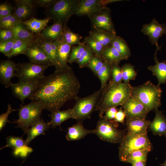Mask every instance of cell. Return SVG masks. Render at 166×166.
<instances>
[{
  "mask_svg": "<svg viewBox=\"0 0 166 166\" xmlns=\"http://www.w3.org/2000/svg\"><path fill=\"white\" fill-rule=\"evenodd\" d=\"M16 66L17 64L10 60L0 61V82L6 88L10 87L11 79L15 76Z\"/></svg>",
  "mask_w": 166,
  "mask_h": 166,
  "instance_id": "obj_16",
  "label": "cell"
},
{
  "mask_svg": "<svg viewBox=\"0 0 166 166\" xmlns=\"http://www.w3.org/2000/svg\"><path fill=\"white\" fill-rule=\"evenodd\" d=\"M132 86L129 83H117L111 79L102 89L96 109L100 118L108 109L121 106L131 96Z\"/></svg>",
  "mask_w": 166,
  "mask_h": 166,
  "instance_id": "obj_2",
  "label": "cell"
},
{
  "mask_svg": "<svg viewBox=\"0 0 166 166\" xmlns=\"http://www.w3.org/2000/svg\"><path fill=\"white\" fill-rule=\"evenodd\" d=\"M111 45L118 51L123 60L128 59L131 52L126 41L121 37L116 35L112 42Z\"/></svg>",
  "mask_w": 166,
  "mask_h": 166,
  "instance_id": "obj_31",
  "label": "cell"
},
{
  "mask_svg": "<svg viewBox=\"0 0 166 166\" xmlns=\"http://www.w3.org/2000/svg\"><path fill=\"white\" fill-rule=\"evenodd\" d=\"M146 161H140L131 164L132 166H146Z\"/></svg>",
  "mask_w": 166,
  "mask_h": 166,
  "instance_id": "obj_52",
  "label": "cell"
},
{
  "mask_svg": "<svg viewBox=\"0 0 166 166\" xmlns=\"http://www.w3.org/2000/svg\"><path fill=\"white\" fill-rule=\"evenodd\" d=\"M101 91L100 88L87 96L84 97H77L75 99V103L72 108L74 112L73 119L78 121H82L90 118L92 113L96 111Z\"/></svg>",
  "mask_w": 166,
  "mask_h": 166,
  "instance_id": "obj_8",
  "label": "cell"
},
{
  "mask_svg": "<svg viewBox=\"0 0 166 166\" xmlns=\"http://www.w3.org/2000/svg\"><path fill=\"white\" fill-rule=\"evenodd\" d=\"M126 115L122 107L120 108L116 114L115 118L113 120L117 122L124 123Z\"/></svg>",
  "mask_w": 166,
  "mask_h": 166,
  "instance_id": "obj_50",
  "label": "cell"
},
{
  "mask_svg": "<svg viewBox=\"0 0 166 166\" xmlns=\"http://www.w3.org/2000/svg\"><path fill=\"white\" fill-rule=\"evenodd\" d=\"M82 121H78L76 124L67 128L66 138L68 140H79L83 138L88 134H94V130L85 128L83 125Z\"/></svg>",
  "mask_w": 166,
  "mask_h": 166,
  "instance_id": "obj_21",
  "label": "cell"
},
{
  "mask_svg": "<svg viewBox=\"0 0 166 166\" xmlns=\"http://www.w3.org/2000/svg\"><path fill=\"white\" fill-rule=\"evenodd\" d=\"M152 147L147 133L129 134L126 133L119 147V160L125 163L128 157L133 152L146 149L150 152Z\"/></svg>",
  "mask_w": 166,
  "mask_h": 166,
  "instance_id": "obj_4",
  "label": "cell"
},
{
  "mask_svg": "<svg viewBox=\"0 0 166 166\" xmlns=\"http://www.w3.org/2000/svg\"><path fill=\"white\" fill-rule=\"evenodd\" d=\"M88 17L92 30H102L116 34L109 8L104 7Z\"/></svg>",
  "mask_w": 166,
  "mask_h": 166,
  "instance_id": "obj_10",
  "label": "cell"
},
{
  "mask_svg": "<svg viewBox=\"0 0 166 166\" xmlns=\"http://www.w3.org/2000/svg\"><path fill=\"white\" fill-rule=\"evenodd\" d=\"M38 81L11 82L10 87L13 95L19 99L22 104H23L25 99H28L34 93Z\"/></svg>",
  "mask_w": 166,
  "mask_h": 166,
  "instance_id": "obj_13",
  "label": "cell"
},
{
  "mask_svg": "<svg viewBox=\"0 0 166 166\" xmlns=\"http://www.w3.org/2000/svg\"><path fill=\"white\" fill-rule=\"evenodd\" d=\"M80 87L72 68L68 65L40 79L28 99L41 101L44 109L53 112L60 110L68 101L75 99Z\"/></svg>",
  "mask_w": 166,
  "mask_h": 166,
  "instance_id": "obj_1",
  "label": "cell"
},
{
  "mask_svg": "<svg viewBox=\"0 0 166 166\" xmlns=\"http://www.w3.org/2000/svg\"><path fill=\"white\" fill-rule=\"evenodd\" d=\"M6 145L1 148V150L4 148L9 147L16 150L27 146L25 145L26 141L22 137L10 136L6 137Z\"/></svg>",
  "mask_w": 166,
  "mask_h": 166,
  "instance_id": "obj_37",
  "label": "cell"
},
{
  "mask_svg": "<svg viewBox=\"0 0 166 166\" xmlns=\"http://www.w3.org/2000/svg\"><path fill=\"white\" fill-rule=\"evenodd\" d=\"M118 110L117 107H113L108 109L105 112V115L102 117L106 120H112L115 118Z\"/></svg>",
  "mask_w": 166,
  "mask_h": 166,
  "instance_id": "obj_49",
  "label": "cell"
},
{
  "mask_svg": "<svg viewBox=\"0 0 166 166\" xmlns=\"http://www.w3.org/2000/svg\"><path fill=\"white\" fill-rule=\"evenodd\" d=\"M13 39H14V35L11 29H0V41H5Z\"/></svg>",
  "mask_w": 166,
  "mask_h": 166,
  "instance_id": "obj_48",
  "label": "cell"
},
{
  "mask_svg": "<svg viewBox=\"0 0 166 166\" xmlns=\"http://www.w3.org/2000/svg\"><path fill=\"white\" fill-rule=\"evenodd\" d=\"M72 46L66 43L62 37L57 40L56 58L58 68L55 70L62 69L68 66V60Z\"/></svg>",
  "mask_w": 166,
  "mask_h": 166,
  "instance_id": "obj_17",
  "label": "cell"
},
{
  "mask_svg": "<svg viewBox=\"0 0 166 166\" xmlns=\"http://www.w3.org/2000/svg\"><path fill=\"white\" fill-rule=\"evenodd\" d=\"M102 58L111 66L119 64L123 60L119 52L111 45L104 48Z\"/></svg>",
  "mask_w": 166,
  "mask_h": 166,
  "instance_id": "obj_29",
  "label": "cell"
},
{
  "mask_svg": "<svg viewBox=\"0 0 166 166\" xmlns=\"http://www.w3.org/2000/svg\"><path fill=\"white\" fill-rule=\"evenodd\" d=\"M141 31L145 35L148 36L149 40L152 44H155L156 47L155 53L160 47L158 45V40L163 34L166 33V26L164 23H160L153 18L151 22L147 24H144Z\"/></svg>",
  "mask_w": 166,
  "mask_h": 166,
  "instance_id": "obj_11",
  "label": "cell"
},
{
  "mask_svg": "<svg viewBox=\"0 0 166 166\" xmlns=\"http://www.w3.org/2000/svg\"><path fill=\"white\" fill-rule=\"evenodd\" d=\"M165 153L166 154V152ZM160 165H161L162 166H166V159L165 160V161L163 163L160 164Z\"/></svg>",
  "mask_w": 166,
  "mask_h": 166,
  "instance_id": "obj_53",
  "label": "cell"
},
{
  "mask_svg": "<svg viewBox=\"0 0 166 166\" xmlns=\"http://www.w3.org/2000/svg\"><path fill=\"white\" fill-rule=\"evenodd\" d=\"M112 66L105 61L103 65L98 72L97 77L101 83V88H103L111 78Z\"/></svg>",
  "mask_w": 166,
  "mask_h": 166,
  "instance_id": "obj_35",
  "label": "cell"
},
{
  "mask_svg": "<svg viewBox=\"0 0 166 166\" xmlns=\"http://www.w3.org/2000/svg\"><path fill=\"white\" fill-rule=\"evenodd\" d=\"M155 116L153 120L150 121L148 128L154 135L166 138V117L163 112L158 109L154 110Z\"/></svg>",
  "mask_w": 166,
  "mask_h": 166,
  "instance_id": "obj_20",
  "label": "cell"
},
{
  "mask_svg": "<svg viewBox=\"0 0 166 166\" xmlns=\"http://www.w3.org/2000/svg\"><path fill=\"white\" fill-rule=\"evenodd\" d=\"M125 118L146 119L148 113L144 106L131 96L121 105Z\"/></svg>",
  "mask_w": 166,
  "mask_h": 166,
  "instance_id": "obj_12",
  "label": "cell"
},
{
  "mask_svg": "<svg viewBox=\"0 0 166 166\" xmlns=\"http://www.w3.org/2000/svg\"><path fill=\"white\" fill-rule=\"evenodd\" d=\"M23 54L28 57L30 62L49 66H53L45 53L35 40Z\"/></svg>",
  "mask_w": 166,
  "mask_h": 166,
  "instance_id": "obj_14",
  "label": "cell"
},
{
  "mask_svg": "<svg viewBox=\"0 0 166 166\" xmlns=\"http://www.w3.org/2000/svg\"><path fill=\"white\" fill-rule=\"evenodd\" d=\"M14 42V39L5 41H0V52L9 58L12 51Z\"/></svg>",
  "mask_w": 166,
  "mask_h": 166,
  "instance_id": "obj_43",
  "label": "cell"
},
{
  "mask_svg": "<svg viewBox=\"0 0 166 166\" xmlns=\"http://www.w3.org/2000/svg\"><path fill=\"white\" fill-rule=\"evenodd\" d=\"M103 7L100 4V0H79L75 14L88 17Z\"/></svg>",
  "mask_w": 166,
  "mask_h": 166,
  "instance_id": "obj_18",
  "label": "cell"
},
{
  "mask_svg": "<svg viewBox=\"0 0 166 166\" xmlns=\"http://www.w3.org/2000/svg\"><path fill=\"white\" fill-rule=\"evenodd\" d=\"M94 55L93 52L86 45L85 51L76 63L80 68L87 67Z\"/></svg>",
  "mask_w": 166,
  "mask_h": 166,
  "instance_id": "obj_42",
  "label": "cell"
},
{
  "mask_svg": "<svg viewBox=\"0 0 166 166\" xmlns=\"http://www.w3.org/2000/svg\"><path fill=\"white\" fill-rule=\"evenodd\" d=\"M150 121L146 119L126 118L127 133L129 134L147 133Z\"/></svg>",
  "mask_w": 166,
  "mask_h": 166,
  "instance_id": "obj_19",
  "label": "cell"
},
{
  "mask_svg": "<svg viewBox=\"0 0 166 166\" xmlns=\"http://www.w3.org/2000/svg\"><path fill=\"white\" fill-rule=\"evenodd\" d=\"M156 64L154 65H150L148 69L151 71L153 75L157 77L158 80L157 85L160 86L161 84L166 83V62L165 61L159 62L156 56H155Z\"/></svg>",
  "mask_w": 166,
  "mask_h": 166,
  "instance_id": "obj_26",
  "label": "cell"
},
{
  "mask_svg": "<svg viewBox=\"0 0 166 166\" xmlns=\"http://www.w3.org/2000/svg\"><path fill=\"white\" fill-rule=\"evenodd\" d=\"M112 66V76L111 79L114 82L119 83L122 82L123 76L121 67L119 64Z\"/></svg>",
  "mask_w": 166,
  "mask_h": 166,
  "instance_id": "obj_44",
  "label": "cell"
},
{
  "mask_svg": "<svg viewBox=\"0 0 166 166\" xmlns=\"http://www.w3.org/2000/svg\"><path fill=\"white\" fill-rule=\"evenodd\" d=\"M14 6L13 14L21 22L33 17L34 9L32 0H14Z\"/></svg>",
  "mask_w": 166,
  "mask_h": 166,
  "instance_id": "obj_15",
  "label": "cell"
},
{
  "mask_svg": "<svg viewBox=\"0 0 166 166\" xmlns=\"http://www.w3.org/2000/svg\"><path fill=\"white\" fill-rule=\"evenodd\" d=\"M35 7H43L46 9L49 8L55 2L56 0H32Z\"/></svg>",
  "mask_w": 166,
  "mask_h": 166,
  "instance_id": "obj_47",
  "label": "cell"
},
{
  "mask_svg": "<svg viewBox=\"0 0 166 166\" xmlns=\"http://www.w3.org/2000/svg\"><path fill=\"white\" fill-rule=\"evenodd\" d=\"M83 42L93 52L94 55L102 57L104 48L98 41L89 35L84 38Z\"/></svg>",
  "mask_w": 166,
  "mask_h": 166,
  "instance_id": "obj_33",
  "label": "cell"
},
{
  "mask_svg": "<svg viewBox=\"0 0 166 166\" xmlns=\"http://www.w3.org/2000/svg\"><path fill=\"white\" fill-rule=\"evenodd\" d=\"M49 66L31 62L17 64L15 76L22 82L39 81L45 76V70Z\"/></svg>",
  "mask_w": 166,
  "mask_h": 166,
  "instance_id": "obj_9",
  "label": "cell"
},
{
  "mask_svg": "<svg viewBox=\"0 0 166 166\" xmlns=\"http://www.w3.org/2000/svg\"><path fill=\"white\" fill-rule=\"evenodd\" d=\"M165 34L166 35V34Z\"/></svg>",
  "mask_w": 166,
  "mask_h": 166,
  "instance_id": "obj_54",
  "label": "cell"
},
{
  "mask_svg": "<svg viewBox=\"0 0 166 166\" xmlns=\"http://www.w3.org/2000/svg\"><path fill=\"white\" fill-rule=\"evenodd\" d=\"M117 122L102 118L98 121L94 134L102 140L112 143H120L125 136L126 131L118 128Z\"/></svg>",
  "mask_w": 166,
  "mask_h": 166,
  "instance_id": "obj_7",
  "label": "cell"
},
{
  "mask_svg": "<svg viewBox=\"0 0 166 166\" xmlns=\"http://www.w3.org/2000/svg\"><path fill=\"white\" fill-rule=\"evenodd\" d=\"M162 93L160 86L148 81L141 85L132 86L131 96L141 103L149 113L161 106Z\"/></svg>",
  "mask_w": 166,
  "mask_h": 166,
  "instance_id": "obj_3",
  "label": "cell"
},
{
  "mask_svg": "<svg viewBox=\"0 0 166 166\" xmlns=\"http://www.w3.org/2000/svg\"><path fill=\"white\" fill-rule=\"evenodd\" d=\"M48 116L51 118V120L49 123L51 127L53 128L58 126L60 127L61 124L68 119L70 118L73 119L74 112L72 108H69L66 110H58L51 112Z\"/></svg>",
  "mask_w": 166,
  "mask_h": 166,
  "instance_id": "obj_23",
  "label": "cell"
},
{
  "mask_svg": "<svg viewBox=\"0 0 166 166\" xmlns=\"http://www.w3.org/2000/svg\"><path fill=\"white\" fill-rule=\"evenodd\" d=\"M86 47V45L81 42L77 46L73 45L68 60V63L71 64L77 62L79 59L85 51Z\"/></svg>",
  "mask_w": 166,
  "mask_h": 166,
  "instance_id": "obj_36",
  "label": "cell"
},
{
  "mask_svg": "<svg viewBox=\"0 0 166 166\" xmlns=\"http://www.w3.org/2000/svg\"><path fill=\"white\" fill-rule=\"evenodd\" d=\"M61 37L66 43L72 46L78 45L81 42V40L82 37L72 31L67 25L63 27Z\"/></svg>",
  "mask_w": 166,
  "mask_h": 166,
  "instance_id": "obj_32",
  "label": "cell"
},
{
  "mask_svg": "<svg viewBox=\"0 0 166 166\" xmlns=\"http://www.w3.org/2000/svg\"><path fill=\"white\" fill-rule=\"evenodd\" d=\"M89 34L98 41L104 48L111 45L116 35V34L102 30H92L89 32Z\"/></svg>",
  "mask_w": 166,
  "mask_h": 166,
  "instance_id": "obj_30",
  "label": "cell"
},
{
  "mask_svg": "<svg viewBox=\"0 0 166 166\" xmlns=\"http://www.w3.org/2000/svg\"><path fill=\"white\" fill-rule=\"evenodd\" d=\"M63 29V25L60 22H53L52 25L46 27L39 35L45 39L57 40L62 36Z\"/></svg>",
  "mask_w": 166,
  "mask_h": 166,
  "instance_id": "obj_24",
  "label": "cell"
},
{
  "mask_svg": "<svg viewBox=\"0 0 166 166\" xmlns=\"http://www.w3.org/2000/svg\"><path fill=\"white\" fill-rule=\"evenodd\" d=\"M123 81L124 83H129L131 80L135 79L137 73L134 66L130 63H126L122 66Z\"/></svg>",
  "mask_w": 166,
  "mask_h": 166,
  "instance_id": "obj_38",
  "label": "cell"
},
{
  "mask_svg": "<svg viewBox=\"0 0 166 166\" xmlns=\"http://www.w3.org/2000/svg\"><path fill=\"white\" fill-rule=\"evenodd\" d=\"M105 62L102 57L94 55L87 67L91 70L95 76H97L98 72L103 65Z\"/></svg>",
  "mask_w": 166,
  "mask_h": 166,
  "instance_id": "obj_41",
  "label": "cell"
},
{
  "mask_svg": "<svg viewBox=\"0 0 166 166\" xmlns=\"http://www.w3.org/2000/svg\"><path fill=\"white\" fill-rule=\"evenodd\" d=\"M14 7L12 5L5 2L0 5V19L13 13Z\"/></svg>",
  "mask_w": 166,
  "mask_h": 166,
  "instance_id": "obj_45",
  "label": "cell"
},
{
  "mask_svg": "<svg viewBox=\"0 0 166 166\" xmlns=\"http://www.w3.org/2000/svg\"><path fill=\"white\" fill-rule=\"evenodd\" d=\"M149 152L147 150L136 151L132 153L127 158L125 163L131 164L140 161H146L147 155Z\"/></svg>",
  "mask_w": 166,
  "mask_h": 166,
  "instance_id": "obj_39",
  "label": "cell"
},
{
  "mask_svg": "<svg viewBox=\"0 0 166 166\" xmlns=\"http://www.w3.org/2000/svg\"><path fill=\"white\" fill-rule=\"evenodd\" d=\"M21 22L13 13L0 19V28L11 29Z\"/></svg>",
  "mask_w": 166,
  "mask_h": 166,
  "instance_id": "obj_40",
  "label": "cell"
},
{
  "mask_svg": "<svg viewBox=\"0 0 166 166\" xmlns=\"http://www.w3.org/2000/svg\"><path fill=\"white\" fill-rule=\"evenodd\" d=\"M79 0H56L50 8L44 13L46 17L53 20V22H60L63 27L71 17L75 14Z\"/></svg>",
  "mask_w": 166,
  "mask_h": 166,
  "instance_id": "obj_6",
  "label": "cell"
},
{
  "mask_svg": "<svg viewBox=\"0 0 166 166\" xmlns=\"http://www.w3.org/2000/svg\"><path fill=\"white\" fill-rule=\"evenodd\" d=\"M120 0H100V4L103 7L106 6L107 5L111 3L120 1Z\"/></svg>",
  "mask_w": 166,
  "mask_h": 166,
  "instance_id": "obj_51",
  "label": "cell"
},
{
  "mask_svg": "<svg viewBox=\"0 0 166 166\" xmlns=\"http://www.w3.org/2000/svg\"><path fill=\"white\" fill-rule=\"evenodd\" d=\"M44 109V105L38 101H32L28 104L21 105L17 109L19 118L13 122L17 124L16 128H21L26 134L28 129L40 119Z\"/></svg>",
  "mask_w": 166,
  "mask_h": 166,
  "instance_id": "obj_5",
  "label": "cell"
},
{
  "mask_svg": "<svg viewBox=\"0 0 166 166\" xmlns=\"http://www.w3.org/2000/svg\"><path fill=\"white\" fill-rule=\"evenodd\" d=\"M11 29L14 35V39L34 41L36 35L31 32L22 22L15 25Z\"/></svg>",
  "mask_w": 166,
  "mask_h": 166,
  "instance_id": "obj_27",
  "label": "cell"
},
{
  "mask_svg": "<svg viewBox=\"0 0 166 166\" xmlns=\"http://www.w3.org/2000/svg\"><path fill=\"white\" fill-rule=\"evenodd\" d=\"M50 20V18L47 17L44 19H39L33 17L22 22L32 33L38 35L46 27Z\"/></svg>",
  "mask_w": 166,
  "mask_h": 166,
  "instance_id": "obj_25",
  "label": "cell"
},
{
  "mask_svg": "<svg viewBox=\"0 0 166 166\" xmlns=\"http://www.w3.org/2000/svg\"><path fill=\"white\" fill-rule=\"evenodd\" d=\"M50 127L49 122H45L41 118L28 129L26 133L27 137L25 140L26 146H27L37 136L41 135H45V132Z\"/></svg>",
  "mask_w": 166,
  "mask_h": 166,
  "instance_id": "obj_22",
  "label": "cell"
},
{
  "mask_svg": "<svg viewBox=\"0 0 166 166\" xmlns=\"http://www.w3.org/2000/svg\"><path fill=\"white\" fill-rule=\"evenodd\" d=\"M16 110L13 109L10 104L8 105L6 112L3 113H2L0 115V131H1L5 126L6 123L9 122L8 117L10 114Z\"/></svg>",
  "mask_w": 166,
  "mask_h": 166,
  "instance_id": "obj_46",
  "label": "cell"
},
{
  "mask_svg": "<svg viewBox=\"0 0 166 166\" xmlns=\"http://www.w3.org/2000/svg\"><path fill=\"white\" fill-rule=\"evenodd\" d=\"M35 40L29 41L14 39L12 51L9 58H11L20 54H23L26 49L34 42Z\"/></svg>",
  "mask_w": 166,
  "mask_h": 166,
  "instance_id": "obj_34",
  "label": "cell"
},
{
  "mask_svg": "<svg viewBox=\"0 0 166 166\" xmlns=\"http://www.w3.org/2000/svg\"><path fill=\"white\" fill-rule=\"evenodd\" d=\"M36 42L41 47L45 53L53 66L57 69L58 68L56 58V53L52 49L51 40L41 38L39 34L37 35Z\"/></svg>",
  "mask_w": 166,
  "mask_h": 166,
  "instance_id": "obj_28",
  "label": "cell"
}]
</instances>
